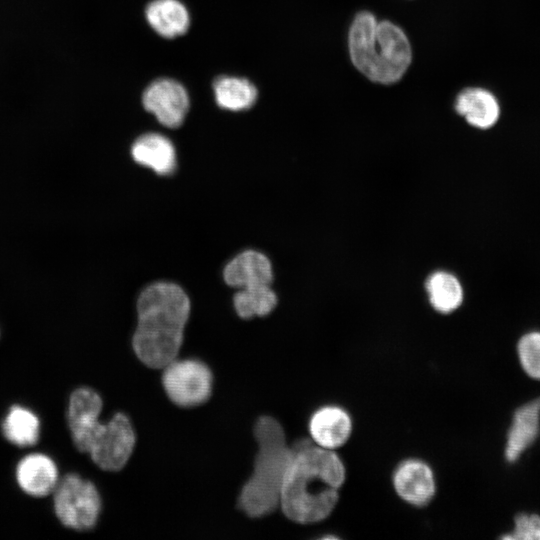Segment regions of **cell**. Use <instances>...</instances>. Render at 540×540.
Wrapping results in <instances>:
<instances>
[{
  "label": "cell",
  "instance_id": "cell-1",
  "mask_svg": "<svg viewBox=\"0 0 540 540\" xmlns=\"http://www.w3.org/2000/svg\"><path fill=\"white\" fill-rule=\"evenodd\" d=\"M280 496L284 515L297 523H316L327 518L338 501L345 480V468L334 450L309 440L292 447Z\"/></svg>",
  "mask_w": 540,
  "mask_h": 540
},
{
  "label": "cell",
  "instance_id": "cell-2",
  "mask_svg": "<svg viewBox=\"0 0 540 540\" xmlns=\"http://www.w3.org/2000/svg\"><path fill=\"white\" fill-rule=\"evenodd\" d=\"M137 313L133 350L146 366L163 369L176 359L182 345L190 314L189 298L174 283H153L139 295Z\"/></svg>",
  "mask_w": 540,
  "mask_h": 540
},
{
  "label": "cell",
  "instance_id": "cell-3",
  "mask_svg": "<svg viewBox=\"0 0 540 540\" xmlns=\"http://www.w3.org/2000/svg\"><path fill=\"white\" fill-rule=\"evenodd\" d=\"M102 408L100 397L78 396L67 406V425L79 452L89 454L102 470L115 472L128 462L136 442L135 432L129 418L121 412L101 423Z\"/></svg>",
  "mask_w": 540,
  "mask_h": 540
},
{
  "label": "cell",
  "instance_id": "cell-4",
  "mask_svg": "<svg viewBox=\"0 0 540 540\" xmlns=\"http://www.w3.org/2000/svg\"><path fill=\"white\" fill-rule=\"evenodd\" d=\"M348 47L354 66L368 79L382 84L398 81L412 58L402 29L389 21H378L366 11L355 16Z\"/></svg>",
  "mask_w": 540,
  "mask_h": 540
},
{
  "label": "cell",
  "instance_id": "cell-5",
  "mask_svg": "<svg viewBox=\"0 0 540 540\" xmlns=\"http://www.w3.org/2000/svg\"><path fill=\"white\" fill-rule=\"evenodd\" d=\"M258 444L254 470L242 487L239 507L249 517L272 513L280 504L284 478L292 459L281 424L271 416L258 418L254 426Z\"/></svg>",
  "mask_w": 540,
  "mask_h": 540
},
{
  "label": "cell",
  "instance_id": "cell-6",
  "mask_svg": "<svg viewBox=\"0 0 540 540\" xmlns=\"http://www.w3.org/2000/svg\"><path fill=\"white\" fill-rule=\"evenodd\" d=\"M52 494L55 515L64 527L84 532L96 526L102 502L91 481L68 473L59 479Z\"/></svg>",
  "mask_w": 540,
  "mask_h": 540
},
{
  "label": "cell",
  "instance_id": "cell-7",
  "mask_svg": "<svg viewBox=\"0 0 540 540\" xmlns=\"http://www.w3.org/2000/svg\"><path fill=\"white\" fill-rule=\"evenodd\" d=\"M162 384L170 400L181 407H194L208 400L212 373L195 359L173 360L163 368Z\"/></svg>",
  "mask_w": 540,
  "mask_h": 540
},
{
  "label": "cell",
  "instance_id": "cell-8",
  "mask_svg": "<svg viewBox=\"0 0 540 540\" xmlns=\"http://www.w3.org/2000/svg\"><path fill=\"white\" fill-rule=\"evenodd\" d=\"M144 108L153 113L164 126H180L189 109V97L185 88L172 79H158L144 91Z\"/></svg>",
  "mask_w": 540,
  "mask_h": 540
},
{
  "label": "cell",
  "instance_id": "cell-9",
  "mask_svg": "<svg viewBox=\"0 0 540 540\" xmlns=\"http://www.w3.org/2000/svg\"><path fill=\"white\" fill-rule=\"evenodd\" d=\"M396 493L414 506L428 504L435 494V479L431 468L418 459H407L399 464L393 474Z\"/></svg>",
  "mask_w": 540,
  "mask_h": 540
},
{
  "label": "cell",
  "instance_id": "cell-10",
  "mask_svg": "<svg viewBox=\"0 0 540 540\" xmlns=\"http://www.w3.org/2000/svg\"><path fill=\"white\" fill-rule=\"evenodd\" d=\"M15 475L20 489L36 498L52 494L59 481L55 462L42 453H32L22 458L17 464Z\"/></svg>",
  "mask_w": 540,
  "mask_h": 540
},
{
  "label": "cell",
  "instance_id": "cell-11",
  "mask_svg": "<svg viewBox=\"0 0 540 540\" xmlns=\"http://www.w3.org/2000/svg\"><path fill=\"white\" fill-rule=\"evenodd\" d=\"M352 431L349 414L342 408L327 405L316 410L309 421L313 443L334 450L346 443Z\"/></svg>",
  "mask_w": 540,
  "mask_h": 540
},
{
  "label": "cell",
  "instance_id": "cell-12",
  "mask_svg": "<svg viewBox=\"0 0 540 540\" xmlns=\"http://www.w3.org/2000/svg\"><path fill=\"white\" fill-rule=\"evenodd\" d=\"M224 279L229 286L238 289L271 285L272 265L263 253L247 250L226 265Z\"/></svg>",
  "mask_w": 540,
  "mask_h": 540
},
{
  "label": "cell",
  "instance_id": "cell-13",
  "mask_svg": "<svg viewBox=\"0 0 540 540\" xmlns=\"http://www.w3.org/2000/svg\"><path fill=\"white\" fill-rule=\"evenodd\" d=\"M455 110L466 121L478 129L493 127L500 117V104L496 96L487 89L469 87L462 90L455 101Z\"/></svg>",
  "mask_w": 540,
  "mask_h": 540
},
{
  "label": "cell",
  "instance_id": "cell-14",
  "mask_svg": "<svg viewBox=\"0 0 540 540\" xmlns=\"http://www.w3.org/2000/svg\"><path fill=\"white\" fill-rule=\"evenodd\" d=\"M133 159L159 175H168L176 167V152L171 141L158 133H147L136 139L131 148Z\"/></svg>",
  "mask_w": 540,
  "mask_h": 540
},
{
  "label": "cell",
  "instance_id": "cell-15",
  "mask_svg": "<svg viewBox=\"0 0 540 540\" xmlns=\"http://www.w3.org/2000/svg\"><path fill=\"white\" fill-rule=\"evenodd\" d=\"M540 397L521 406L514 414L509 429L505 455L515 461L535 440L538 433Z\"/></svg>",
  "mask_w": 540,
  "mask_h": 540
},
{
  "label": "cell",
  "instance_id": "cell-16",
  "mask_svg": "<svg viewBox=\"0 0 540 540\" xmlns=\"http://www.w3.org/2000/svg\"><path fill=\"white\" fill-rule=\"evenodd\" d=\"M145 13L150 26L166 38L183 35L189 27L188 11L178 0H154Z\"/></svg>",
  "mask_w": 540,
  "mask_h": 540
},
{
  "label": "cell",
  "instance_id": "cell-17",
  "mask_svg": "<svg viewBox=\"0 0 540 540\" xmlns=\"http://www.w3.org/2000/svg\"><path fill=\"white\" fill-rule=\"evenodd\" d=\"M40 428L39 417L28 408L20 405L11 406L1 424L5 439L22 448L37 444Z\"/></svg>",
  "mask_w": 540,
  "mask_h": 540
},
{
  "label": "cell",
  "instance_id": "cell-18",
  "mask_svg": "<svg viewBox=\"0 0 540 540\" xmlns=\"http://www.w3.org/2000/svg\"><path fill=\"white\" fill-rule=\"evenodd\" d=\"M425 288L431 306L439 313H452L463 302L462 285L458 278L449 272L432 273L426 280Z\"/></svg>",
  "mask_w": 540,
  "mask_h": 540
},
{
  "label": "cell",
  "instance_id": "cell-19",
  "mask_svg": "<svg viewBox=\"0 0 540 540\" xmlns=\"http://www.w3.org/2000/svg\"><path fill=\"white\" fill-rule=\"evenodd\" d=\"M213 90L217 104L231 111L249 109L257 99L256 87L245 78L218 77L213 83Z\"/></svg>",
  "mask_w": 540,
  "mask_h": 540
},
{
  "label": "cell",
  "instance_id": "cell-20",
  "mask_svg": "<svg viewBox=\"0 0 540 540\" xmlns=\"http://www.w3.org/2000/svg\"><path fill=\"white\" fill-rule=\"evenodd\" d=\"M277 304V296L271 285L240 289L234 295V307L244 319L268 315Z\"/></svg>",
  "mask_w": 540,
  "mask_h": 540
},
{
  "label": "cell",
  "instance_id": "cell-21",
  "mask_svg": "<svg viewBox=\"0 0 540 540\" xmlns=\"http://www.w3.org/2000/svg\"><path fill=\"white\" fill-rule=\"evenodd\" d=\"M524 371L534 379H540V332H530L521 337L517 346Z\"/></svg>",
  "mask_w": 540,
  "mask_h": 540
},
{
  "label": "cell",
  "instance_id": "cell-22",
  "mask_svg": "<svg viewBox=\"0 0 540 540\" xmlns=\"http://www.w3.org/2000/svg\"><path fill=\"white\" fill-rule=\"evenodd\" d=\"M512 540H540V516L519 514L515 518L512 534L504 536Z\"/></svg>",
  "mask_w": 540,
  "mask_h": 540
}]
</instances>
